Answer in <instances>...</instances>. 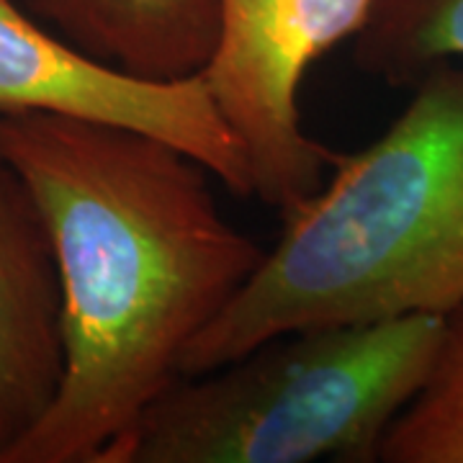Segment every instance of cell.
I'll return each mask as SVG.
<instances>
[{
  "label": "cell",
  "instance_id": "obj_4",
  "mask_svg": "<svg viewBox=\"0 0 463 463\" xmlns=\"http://www.w3.org/2000/svg\"><path fill=\"white\" fill-rule=\"evenodd\" d=\"M376 0H216L219 32L199 72L245 152L252 196L286 216L325 183L337 152L309 137L298 88L309 67L355 39Z\"/></svg>",
  "mask_w": 463,
  "mask_h": 463
},
{
  "label": "cell",
  "instance_id": "obj_3",
  "mask_svg": "<svg viewBox=\"0 0 463 463\" xmlns=\"http://www.w3.org/2000/svg\"><path fill=\"white\" fill-rule=\"evenodd\" d=\"M446 317L407 315L270 337L178 376L106 463H373L430 376Z\"/></svg>",
  "mask_w": 463,
  "mask_h": 463
},
{
  "label": "cell",
  "instance_id": "obj_2",
  "mask_svg": "<svg viewBox=\"0 0 463 463\" xmlns=\"http://www.w3.org/2000/svg\"><path fill=\"white\" fill-rule=\"evenodd\" d=\"M392 127L337 152L248 286L183 353L194 376L286 332L463 307V60L432 65Z\"/></svg>",
  "mask_w": 463,
  "mask_h": 463
},
{
  "label": "cell",
  "instance_id": "obj_8",
  "mask_svg": "<svg viewBox=\"0 0 463 463\" xmlns=\"http://www.w3.org/2000/svg\"><path fill=\"white\" fill-rule=\"evenodd\" d=\"M353 42L365 75L412 85L432 65L463 60V0H376Z\"/></svg>",
  "mask_w": 463,
  "mask_h": 463
},
{
  "label": "cell",
  "instance_id": "obj_6",
  "mask_svg": "<svg viewBox=\"0 0 463 463\" xmlns=\"http://www.w3.org/2000/svg\"><path fill=\"white\" fill-rule=\"evenodd\" d=\"M65 365V291L50 227L0 155V463L50 412Z\"/></svg>",
  "mask_w": 463,
  "mask_h": 463
},
{
  "label": "cell",
  "instance_id": "obj_5",
  "mask_svg": "<svg viewBox=\"0 0 463 463\" xmlns=\"http://www.w3.org/2000/svg\"><path fill=\"white\" fill-rule=\"evenodd\" d=\"M50 111L147 132L194 155L237 196H252L245 152L201 78L157 83L100 62L0 0V114Z\"/></svg>",
  "mask_w": 463,
  "mask_h": 463
},
{
  "label": "cell",
  "instance_id": "obj_7",
  "mask_svg": "<svg viewBox=\"0 0 463 463\" xmlns=\"http://www.w3.org/2000/svg\"><path fill=\"white\" fill-rule=\"evenodd\" d=\"M72 47L134 78H196L219 32L216 0H24Z\"/></svg>",
  "mask_w": 463,
  "mask_h": 463
},
{
  "label": "cell",
  "instance_id": "obj_1",
  "mask_svg": "<svg viewBox=\"0 0 463 463\" xmlns=\"http://www.w3.org/2000/svg\"><path fill=\"white\" fill-rule=\"evenodd\" d=\"M0 155L47 219L67 345L60 394L5 463H106L268 248L222 214L203 163L155 134L0 114Z\"/></svg>",
  "mask_w": 463,
  "mask_h": 463
},
{
  "label": "cell",
  "instance_id": "obj_9",
  "mask_svg": "<svg viewBox=\"0 0 463 463\" xmlns=\"http://www.w3.org/2000/svg\"><path fill=\"white\" fill-rule=\"evenodd\" d=\"M386 463H463V307L446 317L430 376L383 438Z\"/></svg>",
  "mask_w": 463,
  "mask_h": 463
}]
</instances>
